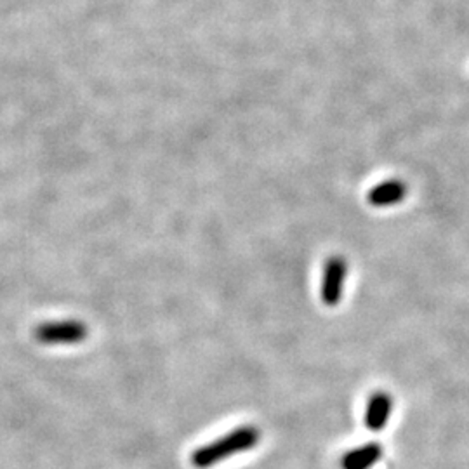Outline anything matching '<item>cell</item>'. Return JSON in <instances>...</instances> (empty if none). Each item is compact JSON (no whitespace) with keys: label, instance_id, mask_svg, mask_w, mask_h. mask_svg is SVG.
<instances>
[{"label":"cell","instance_id":"obj_3","mask_svg":"<svg viewBox=\"0 0 469 469\" xmlns=\"http://www.w3.org/2000/svg\"><path fill=\"white\" fill-rule=\"evenodd\" d=\"M348 275V263L341 256H332L323 268L322 301L327 306H337Z\"/></svg>","mask_w":469,"mask_h":469},{"label":"cell","instance_id":"obj_2","mask_svg":"<svg viewBox=\"0 0 469 469\" xmlns=\"http://www.w3.org/2000/svg\"><path fill=\"white\" fill-rule=\"evenodd\" d=\"M33 334L44 345H75L88 337V325L79 320L47 322L38 325Z\"/></svg>","mask_w":469,"mask_h":469},{"label":"cell","instance_id":"obj_5","mask_svg":"<svg viewBox=\"0 0 469 469\" xmlns=\"http://www.w3.org/2000/svg\"><path fill=\"white\" fill-rule=\"evenodd\" d=\"M393 409L391 397L388 393H374L367 404L365 411V424L371 431H381L382 428L388 424L389 415Z\"/></svg>","mask_w":469,"mask_h":469},{"label":"cell","instance_id":"obj_4","mask_svg":"<svg viewBox=\"0 0 469 469\" xmlns=\"http://www.w3.org/2000/svg\"><path fill=\"white\" fill-rule=\"evenodd\" d=\"M407 197V184L400 179H388L376 184L367 193V202L372 207H391Z\"/></svg>","mask_w":469,"mask_h":469},{"label":"cell","instance_id":"obj_1","mask_svg":"<svg viewBox=\"0 0 469 469\" xmlns=\"http://www.w3.org/2000/svg\"><path fill=\"white\" fill-rule=\"evenodd\" d=\"M258 441H260V431L256 426H242L232 433H228L226 437L195 450L192 456V463L195 468H210L216 463L225 461L226 457L234 454L254 448Z\"/></svg>","mask_w":469,"mask_h":469},{"label":"cell","instance_id":"obj_6","mask_svg":"<svg viewBox=\"0 0 469 469\" xmlns=\"http://www.w3.org/2000/svg\"><path fill=\"white\" fill-rule=\"evenodd\" d=\"M382 450L378 443H367L363 447H358L352 452H348L341 466L343 469H369L372 468L381 459Z\"/></svg>","mask_w":469,"mask_h":469}]
</instances>
